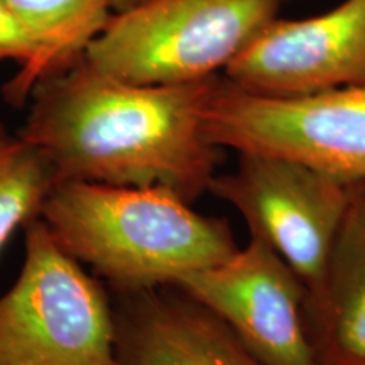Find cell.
<instances>
[{
  "label": "cell",
  "instance_id": "cell-8",
  "mask_svg": "<svg viewBox=\"0 0 365 365\" xmlns=\"http://www.w3.org/2000/svg\"><path fill=\"white\" fill-rule=\"evenodd\" d=\"M239 88L301 97L365 85V0H344L307 19H274L225 68Z\"/></svg>",
  "mask_w": 365,
  "mask_h": 365
},
{
  "label": "cell",
  "instance_id": "cell-12",
  "mask_svg": "<svg viewBox=\"0 0 365 365\" xmlns=\"http://www.w3.org/2000/svg\"><path fill=\"white\" fill-rule=\"evenodd\" d=\"M56 185L43 150L21 137L12 139L0 127V250L17 227L41 217Z\"/></svg>",
  "mask_w": 365,
  "mask_h": 365
},
{
  "label": "cell",
  "instance_id": "cell-2",
  "mask_svg": "<svg viewBox=\"0 0 365 365\" xmlns=\"http://www.w3.org/2000/svg\"><path fill=\"white\" fill-rule=\"evenodd\" d=\"M41 218L59 247L115 293L175 286L239 250L223 218L200 215L166 186L63 181Z\"/></svg>",
  "mask_w": 365,
  "mask_h": 365
},
{
  "label": "cell",
  "instance_id": "cell-13",
  "mask_svg": "<svg viewBox=\"0 0 365 365\" xmlns=\"http://www.w3.org/2000/svg\"><path fill=\"white\" fill-rule=\"evenodd\" d=\"M38 48L26 26L12 12L4 0H0V59H14L21 70L33 65Z\"/></svg>",
  "mask_w": 365,
  "mask_h": 365
},
{
  "label": "cell",
  "instance_id": "cell-4",
  "mask_svg": "<svg viewBox=\"0 0 365 365\" xmlns=\"http://www.w3.org/2000/svg\"><path fill=\"white\" fill-rule=\"evenodd\" d=\"M0 365H117L107 291L41 217L26 225L24 266L0 298Z\"/></svg>",
  "mask_w": 365,
  "mask_h": 365
},
{
  "label": "cell",
  "instance_id": "cell-3",
  "mask_svg": "<svg viewBox=\"0 0 365 365\" xmlns=\"http://www.w3.org/2000/svg\"><path fill=\"white\" fill-rule=\"evenodd\" d=\"M289 0H139L112 14L86 48L91 68L132 85L217 76Z\"/></svg>",
  "mask_w": 365,
  "mask_h": 365
},
{
  "label": "cell",
  "instance_id": "cell-5",
  "mask_svg": "<svg viewBox=\"0 0 365 365\" xmlns=\"http://www.w3.org/2000/svg\"><path fill=\"white\" fill-rule=\"evenodd\" d=\"M207 132L222 149L289 158L346 182H365V85L266 97L218 76Z\"/></svg>",
  "mask_w": 365,
  "mask_h": 365
},
{
  "label": "cell",
  "instance_id": "cell-14",
  "mask_svg": "<svg viewBox=\"0 0 365 365\" xmlns=\"http://www.w3.org/2000/svg\"><path fill=\"white\" fill-rule=\"evenodd\" d=\"M137 2H139V0H110V7L113 12H120L129 9L130 6H134Z\"/></svg>",
  "mask_w": 365,
  "mask_h": 365
},
{
  "label": "cell",
  "instance_id": "cell-6",
  "mask_svg": "<svg viewBox=\"0 0 365 365\" xmlns=\"http://www.w3.org/2000/svg\"><path fill=\"white\" fill-rule=\"evenodd\" d=\"M234 173L210 191L230 203L307 286L309 303L325 277L333 242L349 208L352 182L272 154H239Z\"/></svg>",
  "mask_w": 365,
  "mask_h": 365
},
{
  "label": "cell",
  "instance_id": "cell-1",
  "mask_svg": "<svg viewBox=\"0 0 365 365\" xmlns=\"http://www.w3.org/2000/svg\"><path fill=\"white\" fill-rule=\"evenodd\" d=\"M217 78L132 85L81 59L34 86L19 137L43 150L58 182L166 186L191 203L222 159L207 132Z\"/></svg>",
  "mask_w": 365,
  "mask_h": 365
},
{
  "label": "cell",
  "instance_id": "cell-7",
  "mask_svg": "<svg viewBox=\"0 0 365 365\" xmlns=\"http://www.w3.org/2000/svg\"><path fill=\"white\" fill-rule=\"evenodd\" d=\"M175 286L220 317L262 365H319L307 286L257 234Z\"/></svg>",
  "mask_w": 365,
  "mask_h": 365
},
{
  "label": "cell",
  "instance_id": "cell-11",
  "mask_svg": "<svg viewBox=\"0 0 365 365\" xmlns=\"http://www.w3.org/2000/svg\"><path fill=\"white\" fill-rule=\"evenodd\" d=\"M33 36L38 54L6 86V98L22 105L39 81L70 70L112 17L110 0H4Z\"/></svg>",
  "mask_w": 365,
  "mask_h": 365
},
{
  "label": "cell",
  "instance_id": "cell-10",
  "mask_svg": "<svg viewBox=\"0 0 365 365\" xmlns=\"http://www.w3.org/2000/svg\"><path fill=\"white\" fill-rule=\"evenodd\" d=\"M309 317L319 365H365V182H352Z\"/></svg>",
  "mask_w": 365,
  "mask_h": 365
},
{
  "label": "cell",
  "instance_id": "cell-9",
  "mask_svg": "<svg viewBox=\"0 0 365 365\" xmlns=\"http://www.w3.org/2000/svg\"><path fill=\"white\" fill-rule=\"evenodd\" d=\"M175 289L117 293V365H262L220 317Z\"/></svg>",
  "mask_w": 365,
  "mask_h": 365
}]
</instances>
